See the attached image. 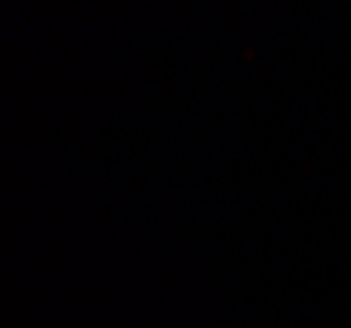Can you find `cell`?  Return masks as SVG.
<instances>
[]
</instances>
